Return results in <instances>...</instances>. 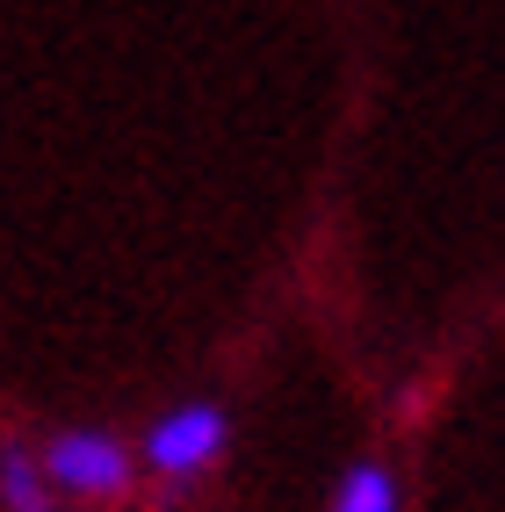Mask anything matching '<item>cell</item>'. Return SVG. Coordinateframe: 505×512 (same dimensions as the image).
Instances as JSON below:
<instances>
[{
	"mask_svg": "<svg viewBox=\"0 0 505 512\" xmlns=\"http://www.w3.org/2000/svg\"><path fill=\"white\" fill-rule=\"evenodd\" d=\"M37 469H44V484L58 498H123L130 476H138L123 433H109V426H58L44 440Z\"/></svg>",
	"mask_w": 505,
	"mask_h": 512,
	"instance_id": "1",
	"label": "cell"
},
{
	"mask_svg": "<svg viewBox=\"0 0 505 512\" xmlns=\"http://www.w3.org/2000/svg\"><path fill=\"white\" fill-rule=\"evenodd\" d=\"M224 448H231V412L210 404V397H195V404H174V412L145 433V469L166 476V484H195Z\"/></svg>",
	"mask_w": 505,
	"mask_h": 512,
	"instance_id": "2",
	"label": "cell"
},
{
	"mask_svg": "<svg viewBox=\"0 0 505 512\" xmlns=\"http://www.w3.org/2000/svg\"><path fill=\"white\" fill-rule=\"evenodd\" d=\"M0 512H65L58 505V491L44 484V469H37V455L29 448H0Z\"/></svg>",
	"mask_w": 505,
	"mask_h": 512,
	"instance_id": "3",
	"label": "cell"
},
{
	"mask_svg": "<svg viewBox=\"0 0 505 512\" xmlns=\"http://www.w3.org/2000/svg\"><path fill=\"white\" fill-rule=\"evenodd\" d=\"M332 512H397V476L383 462H354L332 491Z\"/></svg>",
	"mask_w": 505,
	"mask_h": 512,
	"instance_id": "4",
	"label": "cell"
}]
</instances>
